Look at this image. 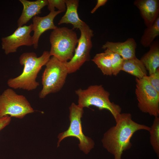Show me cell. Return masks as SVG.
Masks as SVG:
<instances>
[{
  "label": "cell",
  "mask_w": 159,
  "mask_h": 159,
  "mask_svg": "<svg viewBox=\"0 0 159 159\" xmlns=\"http://www.w3.org/2000/svg\"><path fill=\"white\" fill-rule=\"evenodd\" d=\"M115 122L116 125L105 133L102 141L104 148L114 155V159H122L123 151L132 146L130 139L134 134L140 130L149 132L150 127L134 121L130 113H121Z\"/></svg>",
  "instance_id": "1"
},
{
  "label": "cell",
  "mask_w": 159,
  "mask_h": 159,
  "mask_svg": "<svg viewBox=\"0 0 159 159\" xmlns=\"http://www.w3.org/2000/svg\"><path fill=\"white\" fill-rule=\"evenodd\" d=\"M50 57L49 52L47 51L39 57L34 52L23 53L19 58L20 64L24 66L23 72L18 76L9 79L8 85L14 89L28 91L35 89L39 85L36 81L38 74Z\"/></svg>",
  "instance_id": "2"
},
{
  "label": "cell",
  "mask_w": 159,
  "mask_h": 159,
  "mask_svg": "<svg viewBox=\"0 0 159 159\" xmlns=\"http://www.w3.org/2000/svg\"><path fill=\"white\" fill-rule=\"evenodd\" d=\"M75 92L78 97L79 107L89 108L93 106L100 110L106 109L112 114L115 121L118 119L121 108L119 105L110 101V93L102 85H91L85 90L80 88L75 91Z\"/></svg>",
  "instance_id": "3"
},
{
  "label": "cell",
  "mask_w": 159,
  "mask_h": 159,
  "mask_svg": "<svg viewBox=\"0 0 159 159\" xmlns=\"http://www.w3.org/2000/svg\"><path fill=\"white\" fill-rule=\"evenodd\" d=\"M49 41L51 44L49 52L50 56L66 62L73 57L78 39L73 29L65 27H57L51 32Z\"/></svg>",
  "instance_id": "4"
},
{
  "label": "cell",
  "mask_w": 159,
  "mask_h": 159,
  "mask_svg": "<svg viewBox=\"0 0 159 159\" xmlns=\"http://www.w3.org/2000/svg\"><path fill=\"white\" fill-rule=\"evenodd\" d=\"M42 76L43 88L39 93L40 98L59 91L64 85L68 70L65 64L55 57L52 56L47 63Z\"/></svg>",
  "instance_id": "5"
},
{
  "label": "cell",
  "mask_w": 159,
  "mask_h": 159,
  "mask_svg": "<svg viewBox=\"0 0 159 159\" xmlns=\"http://www.w3.org/2000/svg\"><path fill=\"white\" fill-rule=\"evenodd\" d=\"M69 109L70 125L67 130L59 135L57 147L59 146L60 143L64 138L74 137L79 140L78 145L80 149L87 154L93 148L95 143L90 138L84 135L82 131L81 118L84 112L83 108L73 102Z\"/></svg>",
  "instance_id": "6"
},
{
  "label": "cell",
  "mask_w": 159,
  "mask_h": 159,
  "mask_svg": "<svg viewBox=\"0 0 159 159\" xmlns=\"http://www.w3.org/2000/svg\"><path fill=\"white\" fill-rule=\"evenodd\" d=\"M34 110L26 97L7 89L0 95V118L6 116L21 119Z\"/></svg>",
  "instance_id": "7"
},
{
  "label": "cell",
  "mask_w": 159,
  "mask_h": 159,
  "mask_svg": "<svg viewBox=\"0 0 159 159\" xmlns=\"http://www.w3.org/2000/svg\"><path fill=\"white\" fill-rule=\"evenodd\" d=\"M146 76L136 78L135 93L138 107L143 112L155 117L159 115V93L149 82Z\"/></svg>",
  "instance_id": "8"
},
{
  "label": "cell",
  "mask_w": 159,
  "mask_h": 159,
  "mask_svg": "<svg viewBox=\"0 0 159 159\" xmlns=\"http://www.w3.org/2000/svg\"><path fill=\"white\" fill-rule=\"evenodd\" d=\"M79 29L81 35L74 53L70 60L65 62L68 74L75 72L84 63L90 59V52L92 46V38L94 36L93 31L86 24Z\"/></svg>",
  "instance_id": "9"
},
{
  "label": "cell",
  "mask_w": 159,
  "mask_h": 159,
  "mask_svg": "<svg viewBox=\"0 0 159 159\" xmlns=\"http://www.w3.org/2000/svg\"><path fill=\"white\" fill-rule=\"evenodd\" d=\"M32 25L18 27L14 33L1 39L2 48L8 54L16 52L18 48L22 46H30L33 45L32 36Z\"/></svg>",
  "instance_id": "10"
},
{
  "label": "cell",
  "mask_w": 159,
  "mask_h": 159,
  "mask_svg": "<svg viewBox=\"0 0 159 159\" xmlns=\"http://www.w3.org/2000/svg\"><path fill=\"white\" fill-rule=\"evenodd\" d=\"M61 13L62 12L59 11H50L44 16H36L33 18L32 31H34V34L32 37L34 49L37 48L39 38L44 32L48 30H54L57 27L54 25V20L57 15Z\"/></svg>",
  "instance_id": "11"
},
{
  "label": "cell",
  "mask_w": 159,
  "mask_h": 159,
  "mask_svg": "<svg viewBox=\"0 0 159 159\" xmlns=\"http://www.w3.org/2000/svg\"><path fill=\"white\" fill-rule=\"evenodd\" d=\"M134 4L139 9L147 27L151 25L159 17V0H135Z\"/></svg>",
  "instance_id": "12"
},
{
  "label": "cell",
  "mask_w": 159,
  "mask_h": 159,
  "mask_svg": "<svg viewBox=\"0 0 159 159\" xmlns=\"http://www.w3.org/2000/svg\"><path fill=\"white\" fill-rule=\"evenodd\" d=\"M137 43L134 39L130 38L124 42H113L107 41L102 47L107 49L120 55L123 59H128L135 57Z\"/></svg>",
  "instance_id": "13"
},
{
  "label": "cell",
  "mask_w": 159,
  "mask_h": 159,
  "mask_svg": "<svg viewBox=\"0 0 159 159\" xmlns=\"http://www.w3.org/2000/svg\"><path fill=\"white\" fill-rule=\"evenodd\" d=\"M23 6L21 14L17 21L18 27L24 26L32 18L41 13V9L48 4L47 0L30 1L20 0Z\"/></svg>",
  "instance_id": "14"
},
{
  "label": "cell",
  "mask_w": 159,
  "mask_h": 159,
  "mask_svg": "<svg viewBox=\"0 0 159 159\" xmlns=\"http://www.w3.org/2000/svg\"><path fill=\"white\" fill-rule=\"evenodd\" d=\"M79 2L78 0H65L66 12L58 24H70L73 26V29H79L86 24L80 19L78 15L77 8Z\"/></svg>",
  "instance_id": "15"
},
{
  "label": "cell",
  "mask_w": 159,
  "mask_h": 159,
  "mask_svg": "<svg viewBox=\"0 0 159 159\" xmlns=\"http://www.w3.org/2000/svg\"><path fill=\"white\" fill-rule=\"evenodd\" d=\"M150 49L140 59L150 74L154 73L159 67V43L154 41Z\"/></svg>",
  "instance_id": "16"
},
{
  "label": "cell",
  "mask_w": 159,
  "mask_h": 159,
  "mask_svg": "<svg viewBox=\"0 0 159 159\" xmlns=\"http://www.w3.org/2000/svg\"><path fill=\"white\" fill-rule=\"evenodd\" d=\"M121 71L125 72L136 78L140 79L147 75V72L145 66L136 57L132 59H123Z\"/></svg>",
  "instance_id": "17"
},
{
  "label": "cell",
  "mask_w": 159,
  "mask_h": 159,
  "mask_svg": "<svg viewBox=\"0 0 159 159\" xmlns=\"http://www.w3.org/2000/svg\"><path fill=\"white\" fill-rule=\"evenodd\" d=\"M92 60L97 65L104 75L111 76L112 75L111 58L107 52L97 53Z\"/></svg>",
  "instance_id": "18"
},
{
  "label": "cell",
  "mask_w": 159,
  "mask_h": 159,
  "mask_svg": "<svg viewBox=\"0 0 159 159\" xmlns=\"http://www.w3.org/2000/svg\"><path fill=\"white\" fill-rule=\"evenodd\" d=\"M159 35V17L151 25L145 29L140 39V44L144 47H149Z\"/></svg>",
  "instance_id": "19"
},
{
  "label": "cell",
  "mask_w": 159,
  "mask_h": 159,
  "mask_svg": "<svg viewBox=\"0 0 159 159\" xmlns=\"http://www.w3.org/2000/svg\"><path fill=\"white\" fill-rule=\"evenodd\" d=\"M153 124L150 127V142L153 148L159 158V118L155 117Z\"/></svg>",
  "instance_id": "20"
},
{
  "label": "cell",
  "mask_w": 159,
  "mask_h": 159,
  "mask_svg": "<svg viewBox=\"0 0 159 159\" xmlns=\"http://www.w3.org/2000/svg\"><path fill=\"white\" fill-rule=\"evenodd\" d=\"M105 51L110 55L112 68V75L117 76L121 71L123 62V59L118 54L112 52L107 49Z\"/></svg>",
  "instance_id": "21"
},
{
  "label": "cell",
  "mask_w": 159,
  "mask_h": 159,
  "mask_svg": "<svg viewBox=\"0 0 159 159\" xmlns=\"http://www.w3.org/2000/svg\"><path fill=\"white\" fill-rule=\"evenodd\" d=\"M48 9L50 11H54L55 8L62 12L66 10L65 0H48Z\"/></svg>",
  "instance_id": "22"
},
{
  "label": "cell",
  "mask_w": 159,
  "mask_h": 159,
  "mask_svg": "<svg viewBox=\"0 0 159 159\" xmlns=\"http://www.w3.org/2000/svg\"><path fill=\"white\" fill-rule=\"evenodd\" d=\"M146 77L151 85L159 93V68L154 73Z\"/></svg>",
  "instance_id": "23"
},
{
  "label": "cell",
  "mask_w": 159,
  "mask_h": 159,
  "mask_svg": "<svg viewBox=\"0 0 159 159\" xmlns=\"http://www.w3.org/2000/svg\"><path fill=\"white\" fill-rule=\"evenodd\" d=\"M11 117L6 116L0 118V130L8 125L11 121Z\"/></svg>",
  "instance_id": "24"
},
{
  "label": "cell",
  "mask_w": 159,
  "mask_h": 159,
  "mask_svg": "<svg viewBox=\"0 0 159 159\" xmlns=\"http://www.w3.org/2000/svg\"><path fill=\"white\" fill-rule=\"evenodd\" d=\"M107 0H97V3L91 11V14L94 13L100 7L104 5L107 2Z\"/></svg>",
  "instance_id": "25"
}]
</instances>
